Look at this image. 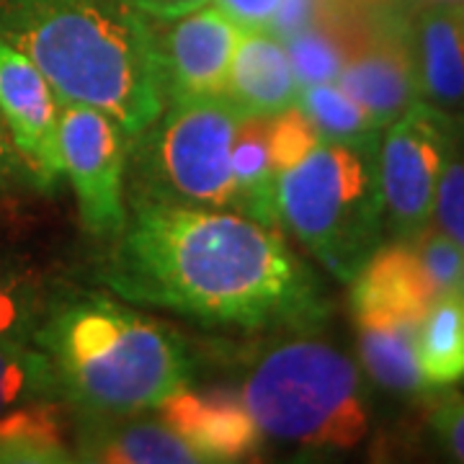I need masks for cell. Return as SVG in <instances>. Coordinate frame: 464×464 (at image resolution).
I'll return each mask as SVG.
<instances>
[{"instance_id": "cell-13", "label": "cell", "mask_w": 464, "mask_h": 464, "mask_svg": "<svg viewBox=\"0 0 464 464\" xmlns=\"http://www.w3.org/2000/svg\"><path fill=\"white\" fill-rule=\"evenodd\" d=\"M160 420L199 451L204 462H232L253 454L261 431L246 400L227 387H181L160 405Z\"/></svg>"}, {"instance_id": "cell-18", "label": "cell", "mask_w": 464, "mask_h": 464, "mask_svg": "<svg viewBox=\"0 0 464 464\" xmlns=\"http://www.w3.org/2000/svg\"><path fill=\"white\" fill-rule=\"evenodd\" d=\"M232 181L237 215H246L266 227H282L276 186L279 168L268 142V116H246L232 145Z\"/></svg>"}, {"instance_id": "cell-15", "label": "cell", "mask_w": 464, "mask_h": 464, "mask_svg": "<svg viewBox=\"0 0 464 464\" xmlns=\"http://www.w3.org/2000/svg\"><path fill=\"white\" fill-rule=\"evenodd\" d=\"M408 42L420 99L439 109H464V21L459 5H415Z\"/></svg>"}, {"instance_id": "cell-5", "label": "cell", "mask_w": 464, "mask_h": 464, "mask_svg": "<svg viewBox=\"0 0 464 464\" xmlns=\"http://www.w3.org/2000/svg\"><path fill=\"white\" fill-rule=\"evenodd\" d=\"M240 395L261 436L313 449H351L369 429L362 374L320 338L271 346L250 366Z\"/></svg>"}, {"instance_id": "cell-26", "label": "cell", "mask_w": 464, "mask_h": 464, "mask_svg": "<svg viewBox=\"0 0 464 464\" xmlns=\"http://www.w3.org/2000/svg\"><path fill=\"white\" fill-rule=\"evenodd\" d=\"M433 217L439 222V230L447 232L464 248V121L436 188Z\"/></svg>"}, {"instance_id": "cell-10", "label": "cell", "mask_w": 464, "mask_h": 464, "mask_svg": "<svg viewBox=\"0 0 464 464\" xmlns=\"http://www.w3.org/2000/svg\"><path fill=\"white\" fill-rule=\"evenodd\" d=\"M150 21L163 99L217 96L225 91L232 57L246 29L225 16L212 0L183 16Z\"/></svg>"}, {"instance_id": "cell-1", "label": "cell", "mask_w": 464, "mask_h": 464, "mask_svg": "<svg viewBox=\"0 0 464 464\" xmlns=\"http://www.w3.org/2000/svg\"><path fill=\"white\" fill-rule=\"evenodd\" d=\"M101 279L127 302L222 328H313L328 315L279 230L227 209L132 199Z\"/></svg>"}, {"instance_id": "cell-24", "label": "cell", "mask_w": 464, "mask_h": 464, "mask_svg": "<svg viewBox=\"0 0 464 464\" xmlns=\"http://www.w3.org/2000/svg\"><path fill=\"white\" fill-rule=\"evenodd\" d=\"M423 266L436 297L464 292V248L439 227H426L408 237Z\"/></svg>"}, {"instance_id": "cell-19", "label": "cell", "mask_w": 464, "mask_h": 464, "mask_svg": "<svg viewBox=\"0 0 464 464\" xmlns=\"http://www.w3.org/2000/svg\"><path fill=\"white\" fill-rule=\"evenodd\" d=\"M356 328L362 364L380 387L400 395H420L431 390L418 364V323H380Z\"/></svg>"}, {"instance_id": "cell-27", "label": "cell", "mask_w": 464, "mask_h": 464, "mask_svg": "<svg viewBox=\"0 0 464 464\" xmlns=\"http://www.w3.org/2000/svg\"><path fill=\"white\" fill-rule=\"evenodd\" d=\"M431 429L449 454L464 462V398L444 395L433 402Z\"/></svg>"}, {"instance_id": "cell-23", "label": "cell", "mask_w": 464, "mask_h": 464, "mask_svg": "<svg viewBox=\"0 0 464 464\" xmlns=\"http://www.w3.org/2000/svg\"><path fill=\"white\" fill-rule=\"evenodd\" d=\"M284 47H286L299 88L315 83H335L348 60V50L343 47L341 36L323 24L289 36L284 42Z\"/></svg>"}, {"instance_id": "cell-7", "label": "cell", "mask_w": 464, "mask_h": 464, "mask_svg": "<svg viewBox=\"0 0 464 464\" xmlns=\"http://www.w3.org/2000/svg\"><path fill=\"white\" fill-rule=\"evenodd\" d=\"M462 121L420 99L387 127L380 142V181L384 217L395 237H413L431 225L436 188Z\"/></svg>"}, {"instance_id": "cell-20", "label": "cell", "mask_w": 464, "mask_h": 464, "mask_svg": "<svg viewBox=\"0 0 464 464\" xmlns=\"http://www.w3.org/2000/svg\"><path fill=\"white\" fill-rule=\"evenodd\" d=\"M418 364L431 387L464 377V292L444 295L420 317L415 331Z\"/></svg>"}, {"instance_id": "cell-2", "label": "cell", "mask_w": 464, "mask_h": 464, "mask_svg": "<svg viewBox=\"0 0 464 464\" xmlns=\"http://www.w3.org/2000/svg\"><path fill=\"white\" fill-rule=\"evenodd\" d=\"M0 39L44 72L60 103H83L134 137L163 111L152 21L130 0H0Z\"/></svg>"}, {"instance_id": "cell-21", "label": "cell", "mask_w": 464, "mask_h": 464, "mask_svg": "<svg viewBox=\"0 0 464 464\" xmlns=\"http://www.w3.org/2000/svg\"><path fill=\"white\" fill-rule=\"evenodd\" d=\"M52 304L47 279L34 266L0 256V343L34 341Z\"/></svg>"}, {"instance_id": "cell-9", "label": "cell", "mask_w": 464, "mask_h": 464, "mask_svg": "<svg viewBox=\"0 0 464 464\" xmlns=\"http://www.w3.org/2000/svg\"><path fill=\"white\" fill-rule=\"evenodd\" d=\"M124 127L93 106L63 103L60 109V158L85 232L114 237L127 222L124 170L130 152Z\"/></svg>"}, {"instance_id": "cell-6", "label": "cell", "mask_w": 464, "mask_h": 464, "mask_svg": "<svg viewBox=\"0 0 464 464\" xmlns=\"http://www.w3.org/2000/svg\"><path fill=\"white\" fill-rule=\"evenodd\" d=\"M243 119L225 93L166 101L127 152L132 199L237 212L232 145Z\"/></svg>"}, {"instance_id": "cell-29", "label": "cell", "mask_w": 464, "mask_h": 464, "mask_svg": "<svg viewBox=\"0 0 464 464\" xmlns=\"http://www.w3.org/2000/svg\"><path fill=\"white\" fill-rule=\"evenodd\" d=\"M212 3L225 16L232 18L240 29L258 32V29L271 26V18H274L282 0H212Z\"/></svg>"}, {"instance_id": "cell-14", "label": "cell", "mask_w": 464, "mask_h": 464, "mask_svg": "<svg viewBox=\"0 0 464 464\" xmlns=\"http://www.w3.org/2000/svg\"><path fill=\"white\" fill-rule=\"evenodd\" d=\"M436 299L408 237L380 246L351 279V310L356 325L420 323Z\"/></svg>"}, {"instance_id": "cell-11", "label": "cell", "mask_w": 464, "mask_h": 464, "mask_svg": "<svg viewBox=\"0 0 464 464\" xmlns=\"http://www.w3.org/2000/svg\"><path fill=\"white\" fill-rule=\"evenodd\" d=\"M60 109L54 88L32 60L0 39V114L14 134L36 186H54L63 176Z\"/></svg>"}, {"instance_id": "cell-31", "label": "cell", "mask_w": 464, "mask_h": 464, "mask_svg": "<svg viewBox=\"0 0 464 464\" xmlns=\"http://www.w3.org/2000/svg\"><path fill=\"white\" fill-rule=\"evenodd\" d=\"M130 3L150 18H176L188 11H197L209 0H130Z\"/></svg>"}, {"instance_id": "cell-8", "label": "cell", "mask_w": 464, "mask_h": 464, "mask_svg": "<svg viewBox=\"0 0 464 464\" xmlns=\"http://www.w3.org/2000/svg\"><path fill=\"white\" fill-rule=\"evenodd\" d=\"M70 402L34 341L0 343V462H67Z\"/></svg>"}, {"instance_id": "cell-12", "label": "cell", "mask_w": 464, "mask_h": 464, "mask_svg": "<svg viewBox=\"0 0 464 464\" xmlns=\"http://www.w3.org/2000/svg\"><path fill=\"white\" fill-rule=\"evenodd\" d=\"M335 85L364 109L377 130L390 127L420 101L408 26L387 24L362 50L348 54Z\"/></svg>"}, {"instance_id": "cell-16", "label": "cell", "mask_w": 464, "mask_h": 464, "mask_svg": "<svg viewBox=\"0 0 464 464\" xmlns=\"http://www.w3.org/2000/svg\"><path fill=\"white\" fill-rule=\"evenodd\" d=\"M222 93L246 116H274L297 106L299 83L282 39L268 29L243 34Z\"/></svg>"}, {"instance_id": "cell-30", "label": "cell", "mask_w": 464, "mask_h": 464, "mask_svg": "<svg viewBox=\"0 0 464 464\" xmlns=\"http://www.w3.org/2000/svg\"><path fill=\"white\" fill-rule=\"evenodd\" d=\"M21 183H34V179L14 142V134L0 114V194H8Z\"/></svg>"}, {"instance_id": "cell-17", "label": "cell", "mask_w": 464, "mask_h": 464, "mask_svg": "<svg viewBox=\"0 0 464 464\" xmlns=\"http://www.w3.org/2000/svg\"><path fill=\"white\" fill-rule=\"evenodd\" d=\"M81 462L109 464H194L204 462L197 449L186 444L179 433L158 420H124L85 418L78 433Z\"/></svg>"}, {"instance_id": "cell-33", "label": "cell", "mask_w": 464, "mask_h": 464, "mask_svg": "<svg viewBox=\"0 0 464 464\" xmlns=\"http://www.w3.org/2000/svg\"><path fill=\"white\" fill-rule=\"evenodd\" d=\"M459 14H462V21H464V3H459Z\"/></svg>"}, {"instance_id": "cell-32", "label": "cell", "mask_w": 464, "mask_h": 464, "mask_svg": "<svg viewBox=\"0 0 464 464\" xmlns=\"http://www.w3.org/2000/svg\"><path fill=\"white\" fill-rule=\"evenodd\" d=\"M413 5H459L464 0H411Z\"/></svg>"}, {"instance_id": "cell-25", "label": "cell", "mask_w": 464, "mask_h": 464, "mask_svg": "<svg viewBox=\"0 0 464 464\" xmlns=\"http://www.w3.org/2000/svg\"><path fill=\"white\" fill-rule=\"evenodd\" d=\"M323 137L299 106H289L279 114L268 116V142L279 173L299 163Z\"/></svg>"}, {"instance_id": "cell-28", "label": "cell", "mask_w": 464, "mask_h": 464, "mask_svg": "<svg viewBox=\"0 0 464 464\" xmlns=\"http://www.w3.org/2000/svg\"><path fill=\"white\" fill-rule=\"evenodd\" d=\"M331 0H282L276 14L271 18L268 32L286 42L289 36L304 32L310 26L323 24V16L328 11Z\"/></svg>"}, {"instance_id": "cell-22", "label": "cell", "mask_w": 464, "mask_h": 464, "mask_svg": "<svg viewBox=\"0 0 464 464\" xmlns=\"http://www.w3.org/2000/svg\"><path fill=\"white\" fill-rule=\"evenodd\" d=\"M297 106L310 116L323 140H351L380 132L366 111L351 101L335 83H315L299 88Z\"/></svg>"}, {"instance_id": "cell-3", "label": "cell", "mask_w": 464, "mask_h": 464, "mask_svg": "<svg viewBox=\"0 0 464 464\" xmlns=\"http://www.w3.org/2000/svg\"><path fill=\"white\" fill-rule=\"evenodd\" d=\"M34 343L50 356L65 400L83 418L142 413L191 380L181 335L103 295L54 302Z\"/></svg>"}, {"instance_id": "cell-4", "label": "cell", "mask_w": 464, "mask_h": 464, "mask_svg": "<svg viewBox=\"0 0 464 464\" xmlns=\"http://www.w3.org/2000/svg\"><path fill=\"white\" fill-rule=\"evenodd\" d=\"M279 222L343 282L380 248L387 225L377 132L320 140L279 173Z\"/></svg>"}]
</instances>
